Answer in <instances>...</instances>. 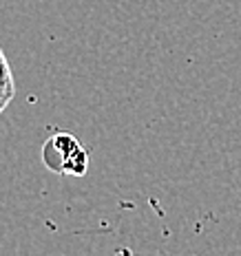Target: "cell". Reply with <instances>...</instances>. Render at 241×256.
Returning a JSON list of instances; mask_svg holds the SVG:
<instances>
[{
    "instance_id": "1",
    "label": "cell",
    "mask_w": 241,
    "mask_h": 256,
    "mask_svg": "<svg viewBox=\"0 0 241 256\" xmlns=\"http://www.w3.org/2000/svg\"><path fill=\"white\" fill-rule=\"evenodd\" d=\"M42 162L51 172L69 174V177H84L89 168V152L73 135L56 132L42 146Z\"/></svg>"
},
{
    "instance_id": "2",
    "label": "cell",
    "mask_w": 241,
    "mask_h": 256,
    "mask_svg": "<svg viewBox=\"0 0 241 256\" xmlns=\"http://www.w3.org/2000/svg\"><path fill=\"white\" fill-rule=\"evenodd\" d=\"M16 98V80H14V71L12 64H9L7 56H5L3 46H0V115L14 102Z\"/></svg>"
}]
</instances>
